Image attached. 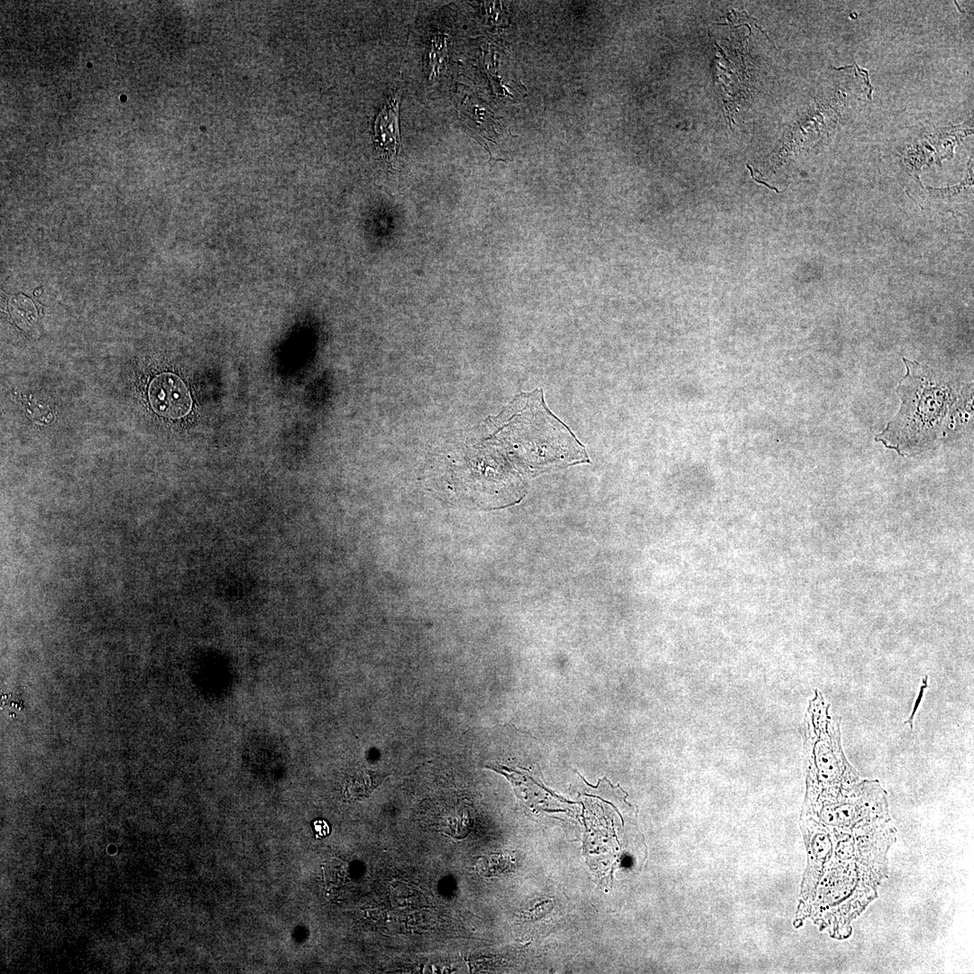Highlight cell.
Segmentation results:
<instances>
[{
    "instance_id": "6da1fadb",
    "label": "cell",
    "mask_w": 974,
    "mask_h": 974,
    "mask_svg": "<svg viewBox=\"0 0 974 974\" xmlns=\"http://www.w3.org/2000/svg\"><path fill=\"white\" fill-rule=\"evenodd\" d=\"M903 361L907 374L899 385L900 411L876 436V441L899 455H908L920 451L939 436L956 399L950 388L936 386L914 375L908 360Z\"/></svg>"
},
{
    "instance_id": "7a4b0ae2",
    "label": "cell",
    "mask_w": 974,
    "mask_h": 974,
    "mask_svg": "<svg viewBox=\"0 0 974 974\" xmlns=\"http://www.w3.org/2000/svg\"><path fill=\"white\" fill-rule=\"evenodd\" d=\"M148 396L152 409L169 418L184 417L192 406L186 384L178 375L170 372L161 373L152 380Z\"/></svg>"
},
{
    "instance_id": "3957f363",
    "label": "cell",
    "mask_w": 974,
    "mask_h": 974,
    "mask_svg": "<svg viewBox=\"0 0 974 974\" xmlns=\"http://www.w3.org/2000/svg\"><path fill=\"white\" fill-rule=\"evenodd\" d=\"M373 140L380 156L389 168L397 161L400 150L399 132V97L391 93L373 123Z\"/></svg>"
},
{
    "instance_id": "277c9868",
    "label": "cell",
    "mask_w": 974,
    "mask_h": 974,
    "mask_svg": "<svg viewBox=\"0 0 974 974\" xmlns=\"http://www.w3.org/2000/svg\"><path fill=\"white\" fill-rule=\"evenodd\" d=\"M314 829L316 831V837L322 838L329 833V826L326 822L323 820H317L314 822Z\"/></svg>"
}]
</instances>
